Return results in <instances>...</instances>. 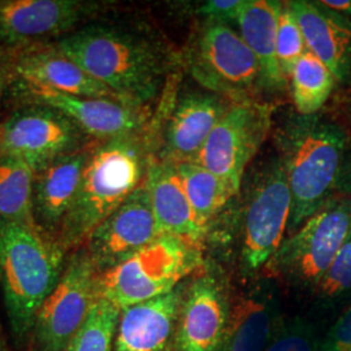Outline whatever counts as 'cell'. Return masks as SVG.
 Masks as SVG:
<instances>
[{"label":"cell","instance_id":"6da1fadb","mask_svg":"<svg viewBox=\"0 0 351 351\" xmlns=\"http://www.w3.org/2000/svg\"><path fill=\"white\" fill-rule=\"evenodd\" d=\"M52 45L132 106L145 110L162 88L167 68L163 50L136 32L88 24Z\"/></svg>","mask_w":351,"mask_h":351},{"label":"cell","instance_id":"7a4b0ae2","mask_svg":"<svg viewBox=\"0 0 351 351\" xmlns=\"http://www.w3.org/2000/svg\"><path fill=\"white\" fill-rule=\"evenodd\" d=\"M59 242L36 226L0 217V285L14 337L25 339L65 265Z\"/></svg>","mask_w":351,"mask_h":351},{"label":"cell","instance_id":"3957f363","mask_svg":"<svg viewBox=\"0 0 351 351\" xmlns=\"http://www.w3.org/2000/svg\"><path fill=\"white\" fill-rule=\"evenodd\" d=\"M147 167L137 137L104 141L90 149L77 198L56 236L64 250L85 243L91 232L145 182Z\"/></svg>","mask_w":351,"mask_h":351},{"label":"cell","instance_id":"277c9868","mask_svg":"<svg viewBox=\"0 0 351 351\" xmlns=\"http://www.w3.org/2000/svg\"><path fill=\"white\" fill-rule=\"evenodd\" d=\"M300 121L285 132L284 164L291 194L289 230L295 232L332 195L343 168L346 137L319 119Z\"/></svg>","mask_w":351,"mask_h":351},{"label":"cell","instance_id":"5b68a950","mask_svg":"<svg viewBox=\"0 0 351 351\" xmlns=\"http://www.w3.org/2000/svg\"><path fill=\"white\" fill-rule=\"evenodd\" d=\"M199 263L198 243L163 234L125 262L98 275L97 294L124 310L173 291Z\"/></svg>","mask_w":351,"mask_h":351},{"label":"cell","instance_id":"8992f818","mask_svg":"<svg viewBox=\"0 0 351 351\" xmlns=\"http://www.w3.org/2000/svg\"><path fill=\"white\" fill-rule=\"evenodd\" d=\"M350 230V198L330 197L282 242L268 264L282 276L316 287Z\"/></svg>","mask_w":351,"mask_h":351},{"label":"cell","instance_id":"52a82bcc","mask_svg":"<svg viewBox=\"0 0 351 351\" xmlns=\"http://www.w3.org/2000/svg\"><path fill=\"white\" fill-rule=\"evenodd\" d=\"M98 272L84 247L66 259L63 274L38 313V351H66L88 320L97 300Z\"/></svg>","mask_w":351,"mask_h":351},{"label":"cell","instance_id":"ba28073f","mask_svg":"<svg viewBox=\"0 0 351 351\" xmlns=\"http://www.w3.org/2000/svg\"><path fill=\"white\" fill-rule=\"evenodd\" d=\"M88 138L63 113L21 104L1 123L0 155L19 158L38 172L62 156L86 149Z\"/></svg>","mask_w":351,"mask_h":351},{"label":"cell","instance_id":"9c48e42d","mask_svg":"<svg viewBox=\"0 0 351 351\" xmlns=\"http://www.w3.org/2000/svg\"><path fill=\"white\" fill-rule=\"evenodd\" d=\"M271 128V110L242 101L229 107L193 162L220 177L233 197Z\"/></svg>","mask_w":351,"mask_h":351},{"label":"cell","instance_id":"30bf717a","mask_svg":"<svg viewBox=\"0 0 351 351\" xmlns=\"http://www.w3.org/2000/svg\"><path fill=\"white\" fill-rule=\"evenodd\" d=\"M8 88L21 104L53 108L68 117L88 138L101 142L137 137L146 120L143 108L125 101L69 95L14 75L11 77Z\"/></svg>","mask_w":351,"mask_h":351},{"label":"cell","instance_id":"8fae6325","mask_svg":"<svg viewBox=\"0 0 351 351\" xmlns=\"http://www.w3.org/2000/svg\"><path fill=\"white\" fill-rule=\"evenodd\" d=\"M291 194L281 160L271 164L252 190L246 211L242 259L250 271L269 263L284 242Z\"/></svg>","mask_w":351,"mask_h":351},{"label":"cell","instance_id":"7c38bea8","mask_svg":"<svg viewBox=\"0 0 351 351\" xmlns=\"http://www.w3.org/2000/svg\"><path fill=\"white\" fill-rule=\"evenodd\" d=\"M95 4L81 0H0V50L17 51L64 37Z\"/></svg>","mask_w":351,"mask_h":351},{"label":"cell","instance_id":"4fadbf2b","mask_svg":"<svg viewBox=\"0 0 351 351\" xmlns=\"http://www.w3.org/2000/svg\"><path fill=\"white\" fill-rule=\"evenodd\" d=\"M163 236L145 182L88 236L85 250L101 275Z\"/></svg>","mask_w":351,"mask_h":351},{"label":"cell","instance_id":"5bb4252c","mask_svg":"<svg viewBox=\"0 0 351 351\" xmlns=\"http://www.w3.org/2000/svg\"><path fill=\"white\" fill-rule=\"evenodd\" d=\"M197 77L228 94L243 95L263 85L261 66L243 38L226 24H208L198 43Z\"/></svg>","mask_w":351,"mask_h":351},{"label":"cell","instance_id":"9a60e30c","mask_svg":"<svg viewBox=\"0 0 351 351\" xmlns=\"http://www.w3.org/2000/svg\"><path fill=\"white\" fill-rule=\"evenodd\" d=\"M11 71L14 77L53 91L84 98L120 101L110 88L88 75L50 42L14 51L11 53Z\"/></svg>","mask_w":351,"mask_h":351},{"label":"cell","instance_id":"2e32d148","mask_svg":"<svg viewBox=\"0 0 351 351\" xmlns=\"http://www.w3.org/2000/svg\"><path fill=\"white\" fill-rule=\"evenodd\" d=\"M88 149L62 156L38 171L33 190V217L39 230L56 239L65 216L75 203Z\"/></svg>","mask_w":351,"mask_h":351},{"label":"cell","instance_id":"e0dca14e","mask_svg":"<svg viewBox=\"0 0 351 351\" xmlns=\"http://www.w3.org/2000/svg\"><path fill=\"white\" fill-rule=\"evenodd\" d=\"M307 51L326 64L336 80H345L351 66V21L320 1H288Z\"/></svg>","mask_w":351,"mask_h":351},{"label":"cell","instance_id":"ac0fdd59","mask_svg":"<svg viewBox=\"0 0 351 351\" xmlns=\"http://www.w3.org/2000/svg\"><path fill=\"white\" fill-rule=\"evenodd\" d=\"M145 186L163 234L190 239L195 243L203 239L207 226L194 213L173 160L164 159L149 164Z\"/></svg>","mask_w":351,"mask_h":351},{"label":"cell","instance_id":"d6986e66","mask_svg":"<svg viewBox=\"0 0 351 351\" xmlns=\"http://www.w3.org/2000/svg\"><path fill=\"white\" fill-rule=\"evenodd\" d=\"M181 307L173 290L121 310L112 351H167Z\"/></svg>","mask_w":351,"mask_h":351},{"label":"cell","instance_id":"ffe728a7","mask_svg":"<svg viewBox=\"0 0 351 351\" xmlns=\"http://www.w3.org/2000/svg\"><path fill=\"white\" fill-rule=\"evenodd\" d=\"M181 308L178 350L219 351L226 335V313L221 290L213 277L194 281Z\"/></svg>","mask_w":351,"mask_h":351},{"label":"cell","instance_id":"44dd1931","mask_svg":"<svg viewBox=\"0 0 351 351\" xmlns=\"http://www.w3.org/2000/svg\"><path fill=\"white\" fill-rule=\"evenodd\" d=\"M220 98L189 94L176 106L167 128V152L175 162H193L226 112Z\"/></svg>","mask_w":351,"mask_h":351},{"label":"cell","instance_id":"7402d4cb","mask_svg":"<svg viewBox=\"0 0 351 351\" xmlns=\"http://www.w3.org/2000/svg\"><path fill=\"white\" fill-rule=\"evenodd\" d=\"M282 3L274 0H246L237 19L241 37L261 66L264 86L278 90L288 82L277 63V23Z\"/></svg>","mask_w":351,"mask_h":351},{"label":"cell","instance_id":"603a6c76","mask_svg":"<svg viewBox=\"0 0 351 351\" xmlns=\"http://www.w3.org/2000/svg\"><path fill=\"white\" fill-rule=\"evenodd\" d=\"M36 175V169L24 160L11 155H0L1 219L36 226L33 217Z\"/></svg>","mask_w":351,"mask_h":351},{"label":"cell","instance_id":"cb8c5ba5","mask_svg":"<svg viewBox=\"0 0 351 351\" xmlns=\"http://www.w3.org/2000/svg\"><path fill=\"white\" fill-rule=\"evenodd\" d=\"M272 308L261 300H246L236 307L226 329L223 351H264L272 336Z\"/></svg>","mask_w":351,"mask_h":351},{"label":"cell","instance_id":"d4e9b609","mask_svg":"<svg viewBox=\"0 0 351 351\" xmlns=\"http://www.w3.org/2000/svg\"><path fill=\"white\" fill-rule=\"evenodd\" d=\"M289 80L294 106L303 116H313L324 106L337 81L326 64L310 51L302 55Z\"/></svg>","mask_w":351,"mask_h":351},{"label":"cell","instance_id":"484cf974","mask_svg":"<svg viewBox=\"0 0 351 351\" xmlns=\"http://www.w3.org/2000/svg\"><path fill=\"white\" fill-rule=\"evenodd\" d=\"M175 162V160H173ZM189 202L203 224L219 213L233 194L224 181L195 162H175Z\"/></svg>","mask_w":351,"mask_h":351},{"label":"cell","instance_id":"4316f807","mask_svg":"<svg viewBox=\"0 0 351 351\" xmlns=\"http://www.w3.org/2000/svg\"><path fill=\"white\" fill-rule=\"evenodd\" d=\"M120 315L119 307L97 297L88 320L66 351H112Z\"/></svg>","mask_w":351,"mask_h":351},{"label":"cell","instance_id":"83f0119b","mask_svg":"<svg viewBox=\"0 0 351 351\" xmlns=\"http://www.w3.org/2000/svg\"><path fill=\"white\" fill-rule=\"evenodd\" d=\"M306 51V42L298 21L289 3H284L277 23L276 55L277 63L287 81Z\"/></svg>","mask_w":351,"mask_h":351},{"label":"cell","instance_id":"f1b7e54d","mask_svg":"<svg viewBox=\"0 0 351 351\" xmlns=\"http://www.w3.org/2000/svg\"><path fill=\"white\" fill-rule=\"evenodd\" d=\"M316 288L326 298L351 291V230Z\"/></svg>","mask_w":351,"mask_h":351},{"label":"cell","instance_id":"f546056e","mask_svg":"<svg viewBox=\"0 0 351 351\" xmlns=\"http://www.w3.org/2000/svg\"><path fill=\"white\" fill-rule=\"evenodd\" d=\"M264 351H316L314 335L310 328L295 322L280 330Z\"/></svg>","mask_w":351,"mask_h":351},{"label":"cell","instance_id":"4dcf8cb0","mask_svg":"<svg viewBox=\"0 0 351 351\" xmlns=\"http://www.w3.org/2000/svg\"><path fill=\"white\" fill-rule=\"evenodd\" d=\"M246 0H211L206 1L199 13L210 20V24H226L236 21Z\"/></svg>","mask_w":351,"mask_h":351},{"label":"cell","instance_id":"1f68e13d","mask_svg":"<svg viewBox=\"0 0 351 351\" xmlns=\"http://www.w3.org/2000/svg\"><path fill=\"white\" fill-rule=\"evenodd\" d=\"M326 349V351H351V306L332 328Z\"/></svg>","mask_w":351,"mask_h":351},{"label":"cell","instance_id":"d6a6232c","mask_svg":"<svg viewBox=\"0 0 351 351\" xmlns=\"http://www.w3.org/2000/svg\"><path fill=\"white\" fill-rule=\"evenodd\" d=\"M12 77L11 71V52L0 50V106L4 98V93L10 86V81ZM1 126V123H0Z\"/></svg>","mask_w":351,"mask_h":351},{"label":"cell","instance_id":"836d02e7","mask_svg":"<svg viewBox=\"0 0 351 351\" xmlns=\"http://www.w3.org/2000/svg\"><path fill=\"white\" fill-rule=\"evenodd\" d=\"M326 8L339 13L342 16H350L351 14V0H324L320 1Z\"/></svg>","mask_w":351,"mask_h":351},{"label":"cell","instance_id":"e575fe53","mask_svg":"<svg viewBox=\"0 0 351 351\" xmlns=\"http://www.w3.org/2000/svg\"><path fill=\"white\" fill-rule=\"evenodd\" d=\"M339 182L343 184V188L346 190V197H349L351 199V162L348 167L343 165L342 168V173L339 177Z\"/></svg>","mask_w":351,"mask_h":351},{"label":"cell","instance_id":"d590c367","mask_svg":"<svg viewBox=\"0 0 351 351\" xmlns=\"http://www.w3.org/2000/svg\"><path fill=\"white\" fill-rule=\"evenodd\" d=\"M0 351H10L8 346H7V341L4 339L3 330H1V326H0Z\"/></svg>","mask_w":351,"mask_h":351}]
</instances>
